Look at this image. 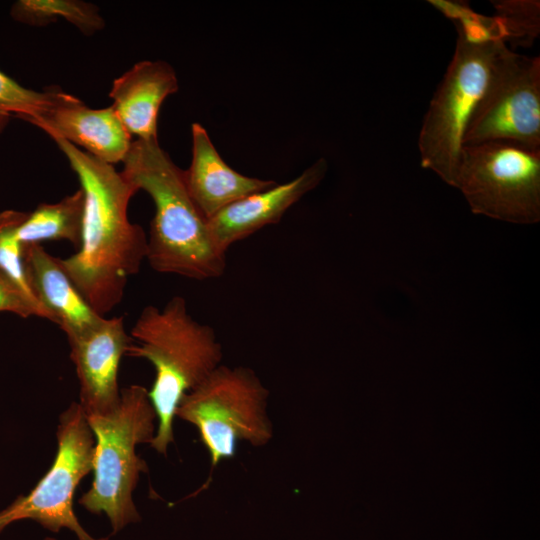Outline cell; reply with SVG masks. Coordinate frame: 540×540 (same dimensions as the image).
<instances>
[{"mask_svg":"<svg viewBox=\"0 0 540 540\" xmlns=\"http://www.w3.org/2000/svg\"><path fill=\"white\" fill-rule=\"evenodd\" d=\"M78 177L84 194L80 246L60 265L76 289L105 317L124 297L129 277L147 256V235L128 218V205L138 191L113 165L68 141L50 136Z\"/></svg>","mask_w":540,"mask_h":540,"instance_id":"1","label":"cell"},{"mask_svg":"<svg viewBox=\"0 0 540 540\" xmlns=\"http://www.w3.org/2000/svg\"><path fill=\"white\" fill-rule=\"evenodd\" d=\"M123 164L124 177L154 203L146 256L151 268L199 281L221 277L226 253L213 243L207 220L188 193L184 170L158 139L133 141Z\"/></svg>","mask_w":540,"mask_h":540,"instance_id":"2","label":"cell"},{"mask_svg":"<svg viewBox=\"0 0 540 540\" xmlns=\"http://www.w3.org/2000/svg\"><path fill=\"white\" fill-rule=\"evenodd\" d=\"M126 355L148 360L155 379L148 395L157 416L155 436L150 443L166 455L174 441L173 423L183 397L200 385L223 359L214 329L195 320L186 300L174 296L161 308L142 309L131 331Z\"/></svg>","mask_w":540,"mask_h":540,"instance_id":"3","label":"cell"},{"mask_svg":"<svg viewBox=\"0 0 540 540\" xmlns=\"http://www.w3.org/2000/svg\"><path fill=\"white\" fill-rule=\"evenodd\" d=\"M459 20L452 59L432 96L418 136L421 166L452 186L468 122L489 82L495 61L507 45L494 24Z\"/></svg>","mask_w":540,"mask_h":540,"instance_id":"4","label":"cell"},{"mask_svg":"<svg viewBox=\"0 0 540 540\" xmlns=\"http://www.w3.org/2000/svg\"><path fill=\"white\" fill-rule=\"evenodd\" d=\"M86 418L96 441L94 477L78 502L92 514H106L116 534L141 520L133 492L148 466L136 446L152 442L157 416L148 390L134 384L120 390L119 404L112 412Z\"/></svg>","mask_w":540,"mask_h":540,"instance_id":"5","label":"cell"},{"mask_svg":"<svg viewBox=\"0 0 540 540\" xmlns=\"http://www.w3.org/2000/svg\"><path fill=\"white\" fill-rule=\"evenodd\" d=\"M268 396V389L252 369L221 364L183 397L176 417L195 426L211 462L207 482L195 494L207 488L220 461L235 456L238 442L262 447L271 441Z\"/></svg>","mask_w":540,"mask_h":540,"instance_id":"6","label":"cell"},{"mask_svg":"<svg viewBox=\"0 0 540 540\" xmlns=\"http://www.w3.org/2000/svg\"><path fill=\"white\" fill-rule=\"evenodd\" d=\"M452 187L474 214L515 224L540 221V148L511 142L463 146Z\"/></svg>","mask_w":540,"mask_h":540,"instance_id":"7","label":"cell"},{"mask_svg":"<svg viewBox=\"0 0 540 540\" xmlns=\"http://www.w3.org/2000/svg\"><path fill=\"white\" fill-rule=\"evenodd\" d=\"M95 437L79 403L59 416L55 459L36 486L0 510V533L10 524L33 520L51 532L69 529L78 540L95 538L79 523L73 498L80 481L93 469Z\"/></svg>","mask_w":540,"mask_h":540,"instance_id":"8","label":"cell"},{"mask_svg":"<svg viewBox=\"0 0 540 540\" xmlns=\"http://www.w3.org/2000/svg\"><path fill=\"white\" fill-rule=\"evenodd\" d=\"M496 141L540 148V58L507 45L468 122L463 146Z\"/></svg>","mask_w":540,"mask_h":540,"instance_id":"9","label":"cell"},{"mask_svg":"<svg viewBox=\"0 0 540 540\" xmlns=\"http://www.w3.org/2000/svg\"><path fill=\"white\" fill-rule=\"evenodd\" d=\"M80 384L86 417L105 415L119 404L118 370L132 339L122 316L103 319L88 330L67 338Z\"/></svg>","mask_w":540,"mask_h":540,"instance_id":"10","label":"cell"},{"mask_svg":"<svg viewBox=\"0 0 540 540\" xmlns=\"http://www.w3.org/2000/svg\"><path fill=\"white\" fill-rule=\"evenodd\" d=\"M327 170L326 159L319 158L293 180L250 194L222 209L207 220L213 243L226 253L234 243L278 223L290 207L321 183Z\"/></svg>","mask_w":540,"mask_h":540,"instance_id":"11","label":"cell"},{"mask_svg":"<svg viewBox=\"0 0 540 540\" xmlns=\"http://www.w3.org/2000/svg\"><path fill=\"white\" fill-rule=\"evenodd\" d=\"M31 124L113 166L123 162L133 142L112 105L92 109L69 93Z\"/></svg>","mask_w":540,"mask_h":540,"instance_id":"12","label":"cell"},{"mask_svg":"<svg viewBox=\"0 0 540 540\" xmlns=\"http://www.w3.org/2000/svg\"><path fill=\"white\" fill-rule=\"evenodd\" d=\"M191 132L192 161L184 170V179L192 201L206 220L232 203L277 184L232 169L199 123L192 124Z\"/></svg>","mask_w":540,"mask_h":540,"instance_id":"13","label":"cell"},{"mask_svg":"<svg viewBox=\"0 0 540 540\" xmlns=\"http://www.w3.org/2000/svg\"><path fill=\"white\" fill-rule=\"evenodd\" d=\"M173 67L162 60L136 63L112 83L109 97L123 126L138 139H158L159 110L178 91Z\"/></svg>","mask_w":540,"mask_h":540,"instance_id":"14","label":"cell"},{"mask_svg":"<svg viewBox=\"0 0 540 540\" xmlns=\"http://www.w3.org/2000/svg\"><path fill=\"white\" fill-rule=\"evenodd\" d=\"M23 264L32 292L67 338L88 330L103 319L76 289L59 258L50 255L41 245H24Z\"/></svg>","mask_w":540,"mask_h":540,"instance_id":"15","label":"cell"},{"mask_svg":"<svg viewBox=\"0 0 540 540\" xmlns=\"http://www.w3.org/2000/svg\"><path fill=\"white\" fill-rule=\"evenodd\" d=\"M84 216V194L81 189L57 203L40 204L16 228L23 244L48 240H64L78 248L81 243Z\"/></svg>","mask_w":540,"mask_h":540,"instance_id":"16","label":"cell"},{"mask_svg":"<svg viewBox=\"0 0 540 540\" xmlns=\"http://www.w3.org/2000/svg\"><path fill=\"white\" fill-rule=\"evenodd\" d=\"M16 22L43 27L58 20L74 25L85 35H92L105 27L99 8L81 0H17L10 8Z\"/></svg>","mask_w":540,"mask_h":540,"instance_id":"17","label":"cell"},{"mask_svg":"<svg viewBox=\"0 0 540 540\" xmlns=\"http://www.w3.org/2000/svg\"><path fill=\"white\" fill-rule=\"evenodd\" d=\"M67 94L60 88L51 87L46 91L28 89L0 70V134L5 131L11 119L31 123L57 105Z\"/></svg>","mask_w":540,"mask_h":540,"instance_id":"18","label":"cell"},{"mask_svg":"<svg viewBox=\"0 0 540 540\" xmlns=\"http://www.w3.org/2000/svg\"><path fill=\"white\" fill-rule=\"evenodd\" d=\"M500 39L513 47H530L540 34L538 0H492Z\"/></svg>","mask_w":540,"mask_h":540,"instance_id":"19","label":"cell"},{"mask_svg":"<svg viewBox=\"0 0 540 540\" xmlns=\"http://www.w3.org/2000/svg\"><path fill=\"white\" fill-rule=\"evenodd\" d=\"M0 312H9L22 318L40 317L52 322L50 314L36 301L24 294L0 270Z\"/></svg>","mask_w":540,"mask_h":540,"instance_id":"20","label":"cell"},{"mask_svg":"<svg viewBox=\"0 0 540 540\" xmlns=\"http://www.w3.org/2000/svg\"><path fill=\"white\" fill-rule=\"evenodd\" d=\"M44 540H57V539L52 538V537H47V538H45Z\"/></svg>","mask_w":540,"mask_h":540,"instance_id":"21","label":"cell"}]
</instances>
